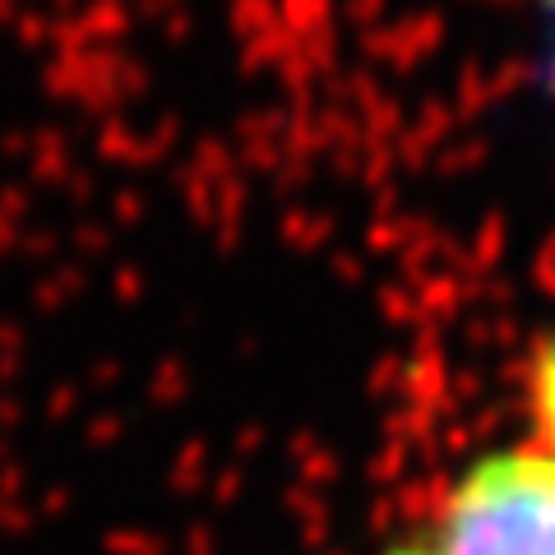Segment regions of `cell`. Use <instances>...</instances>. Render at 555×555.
Here are the masks:
<instances>
[{
    "instance_id": "obj_1",
    "label": "cell",
    "mask_w": 555,
    "mask_h": 555,
    "mask_svg": "<svg viewBox=\"0 0 555 555\" xmlns=\"http://www.w3.org/2000/svg\"><path fill=\"white\" fill-rule=\"evenodd\" d=\"M422 555H555V459L528 440L467 463Z\"/></svg>"
},
{
    "instance_id": "obj_2",
    "label": "cell",
    "mask_w": 555,
    "mask_h": 555,
    "mask_svg": "<svg viewBox=\"0 0 555 555\" xmlns=\"http://www.w3.org/2000/svg\"><path fill=\"white\" fill-rule=\"evenodd\" d=\"M528 416H532V444L555 459V334L542 338V347L528 361Z\"/></svg>"
},
{
    "instance_id": "obj_3",
    "label": "cell",
    "mask_w": 555,
    "mask_h": 555,
    "mask_svg": "<svg viewBox=\"0 0 555 555\" xmlns=\"http://www.w3.org/2000/svg\"><path fill=\"white\" fill-rule=\"evenodd\" d=\"M389 555H422V546H408V551H389Z\"/></svg>"
}]
</instances>
